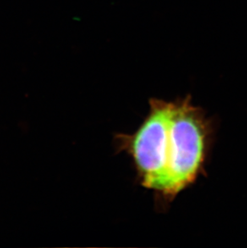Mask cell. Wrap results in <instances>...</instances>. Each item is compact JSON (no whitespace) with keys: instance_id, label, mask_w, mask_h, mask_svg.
<instances>
[{"instance_id":"6da1fadb","label":"cell","mask_w":247,"mask_h":248,"mask_svg":"<svg viewBox=\"0 0 247 248\" xmlns=\"http://www.w3.org/2000/svg\"><path fill=\"white\" fill-rule=\"evenodd\" d=\"M149 113L133 134H117L119 151L133 160L139 183L165 203L204 170L212 125L191 97L149 100Z\"/></svg>"}]
</instances>
